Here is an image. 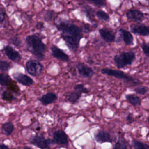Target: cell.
<instances>
[{
  "label": "cell",
  "instance_id": "obj_1",
  "mask_svg": "<svg viewBox=\"0 0 149 149\" xmlns=\"http://www.w3.org/2000/svg\"><path fill=\"white\" fill-rule=\"evenodd\" d=\"M56 26L69 48L73 51H76L82 38L81 29L73 23L67 21L61 22Z\"/></svg>",
  "mask_w": 149,
  "mask_h": 149
},
{
  "label": "cell",
  "instance_id": "obj_2",
  "mask_svg": "<svg viewBox=\"0 0 149 149\" xmlns=\"http://www.w3.org/2000/svg\"><path fill=\"white\" fill-rule=\"evenodd\" d=\"M26 43L28 49L33 55L40 59H44L46 47L38 36L31 35L27 37Z\"/></svg>",
  "mask_w": 149,
  "mask_h": 149
},
{
  "label": "cell",
  "instance_id": "obj_3",
  "mask_svg": "<svg viewBox=\"0 0 149 149\" xmlns=\"http://www.w3.org/2000/svg\"><path fill=\"white\" fill-rule=\"evenodd\" d=\"M135 54L133 51L122 52L114 56L113 61L115 65L119 69L125 68L127 65H131L135 59Z\"/></svg>",
  "mask_w": 149,
  "mask_h": 149
},
{
  "label": "cell",
  "instance_id": "obj_4",
  "mask_svg": "<svg viewBox=\"0 0 149 149\" xmlns=\"http://www.w3.org/2000/svg\"><path fill=\"white\" fill-rule=\"evenodd\" d=\"M101 73L104 74H106L107 76H112L118 79L124 80L127 82H130L133 83V84H139L141 83V81L139 80L134 79L132 76H129V74H126L122 70H116V69H112L108 68H104L101 69Z\"/></svg>",
  "mask_w": 149,
  "mask_h": 149
},
{
  "label": "cell",
  "instance_id": "obj_5",
  "mask_svg": "<svg viewBox=\"0 0 149 149\" xmlns=\"http://www.w3.org/2000/svg\"><path fill=\"white\" fill-rule=\"evenodd\" d=\"M26 67L27 72L33 76L40 75L43 71L42 65L37 60L28 61L26 63Z\"/></svg>",
  "mask_w": 149,
  "mask_h": 149
},
{
  "label": "cell",
  "instance_id": "obj_6",
  "mask_svg": "<svg viewBox=\"0 0 149 149\" xmlns=\"http://www.w3.org/2000/svg\"><path fill=\"white\" fill-rule=\"evenodd\" d=\"M31 143L40 149H49L53 140L50 139H45L41 136L36 135L32 137Z\"/></svg>",
  "mask_w": 149,
  "mask_h": 149
},
{
  "label": "cell",
  "instance_id": "obj_7",
  "mask_svg": "<svg viewBox=\"0 0 149 149\" xmlns=\"http://www.w3.org/2000/svg\"><path fill=\"white\" fill-rule=\"evenodd\" d=\"M76 68L79 74L82 77H84V78L91 77L94 74V72L91 68H90V66L83 63H78L77 65Z\"/></svg>",
  "mask_w": 149,
  "mask_h": 149
},
{
  "label": "cell",
  "instance_id": "obj_8",
  "mask_svg": "<svg viewBox=\"0 0 149 149\" xmlns=\"http://www.w3.org/2000/svg\"><path fill=\"white\" fill-rule=\"evenodd\" d=\"M53 140L56 144L67 145L68 144V136L64 131L58 130L54 133Z\"/></svg>",
  "mask_w": 149,
  "mask_h": 149
},
{
  "label": "cell",
  "instance_id": "obj_9",
  "mask_svg": "<svg viewBox=\"0 0 149 149\" xmlns=\"http://www.w3.org/2000/svg\"><path fill=\"white\" fill-rule=\"evenodd\" d=\"M95 140L100 143H112L113 139L110 133L105 130H99L94 134Z\"/></svg>",
  "mask_w": 149,
  "mask_h": 149
},
{
  "label": "cell",
  "instance_id": "obj_10",
  "mask_svg": "<svg viewBox=\"0 0 149 149\" xmlns=\"http://www.w3.org/2000/svg\"><path fill=\"white\" fill-rule=\"evenodd\" d=\"M13 77L17 82L26 86H29L33 83V80L32 79L23 73H15L13 74Z\"/></svg>",
  "mask_w": 149,
  "mask_h": 149
},
{
  "label": "cell",
  "instance_id": "obj_11",
  "mask_svg": "<svg viewBox=\"0 0 149 149\" xmlns=\"http://www.w3.org/2000/svg\"><path fill=\"white\" fill-rule=\"evenodd\" d=\"M131 31L135 34L142 36H147L149 35V26L143 24H134L130 26Z\"/></svg>",
  "mask_w": 149,
  "mask_h": 149
},
{
  "label": "cell",
  "instance_id": "obj_12",
  "mask_svg": "<svg viewBox=\"0 0 149 149\" xmlns=\"http://www.w3.org/2000/svg\"><path fill=\"white\" fill-rule=\"evenodd\" d=\"M3 51L8 58L13 62H19L21 59L20 54L10 46L7 45L5 47Z\"/></svg>",
  "mask_w": 149,
  "mask_h": 149
},
{
  "label": "cell",
  "instance_id": "obj_13",
  "mask_svg": "<svg viewBox=\"0 0 149 149\" xmlns=\"http://www.w3.org/2000/svg\"><path fill=\"white\" fill-rule=\"evenodd\" d=\"M99 34L101 38L107 42H112L115 40V33L110 29L102 28L99 30Z\"/></svg>",
  "mask_w": 149,
  "mask_h": 149
},
{
  "label": "cell",
  "instance_id": "obj_14",
  "mask_svg": "<svg viewBox=\"0 0 149 149\" xmlns=\"http://www.w3.org/2000/svg\"><path fill=\"white\" fill-rule=\"evenodd\" d=\"M126 17L129 20L141 22L144 19V15L138 9H130L126 12Z\"/></svg>",
  "mask_w": 149,
  "mask_h": 149
},
{
  "label": "cell",
  "instance_id": "obj_15",
  "mask_svg": "<svg viewBox=\"0 0 149 149\" xmlns=\"http://www.w3.org/2000/svg\"><path fill=\"white\" fill-rule=\"evenodd\" d=\"M51 49L52 55L55 58L63 62H67L69 61V56L58 47L54 45L51 47Z\"/></svg>",
  "mask_w": 149,
  "mask_h": 149
},
{
  "label": "cell",
  "instance_id": "obj_16",
  "mask_svg": "<svg viewBox=\"0 0 149 149\" xmlns=\"http://www.w3.org/2000/svg\"><path fill=\"white\" fill-rule=\"evenodd\" d=\"M119 33L121 36V37L122 38L123 41L125 42V43L126 45H132L133 44V37L132 36V34H131V33H130L129 31L123 29H120L119 30Z\"/></svg>",
  "mask_w": 149,
  "mask_h": 149
},
{
  "label": "cell",
  "instance_id": "obj_17",
  "mask_svg": "<svg viewBox=\"0 0 149 149\" xmlns=\"http://www.w3.org/2000/svg\"><path fill=\"white\" fill-rule=\"evenodd\" d=\"M57 99V95L54 93H48L43 95L40 98V101L44 105H47L53 102H54Z\"/></svg>",
  "mask_w": 149,
  "mask_h": 149
},
{
  "label": "cell",
  "instance_id": "obj_18",
  "mask_svg": "<svg viewBox=\"0 0 149 149\" xmlns=\"http://www.w3.org/2000/svg\"><path fill=\"white\" fill-rule=\"evenodd\" d=\"M125 98L126 100L133 106H138L141 104V100L136 94H126L125 95Z\"/></svg>",
  "mask_w": 149,
  "mask_h": 149
},
{
  "label": "cell",
  "instance_id": "obj_19",
  "mask_svg": "<svg viewBox=\"0 0 149 149\" xmlns=\"http://www.w3.org/2000/svg\"><path fill=\"white\" fill-rule=\"evenodd\" d=\"M81 96V93L74 90L68 94V95L66 96V100L68 102L74 104L78 101V100L80 98Z\"/></svg>",
  "mask_w": 149,
  "mask_h": 149
},
{
  "label": "cell",
  "instance_id": "obj_20",
  "mask_svg": "<svg viewBox=\"0 0 149 149\" xmlns=\"http://www.w3.org/2000/svg\"><path fill=\"white\" fill-rule=\"evenodd\" d=\"M14 130V126L10 122H7L4 123L1 127V130L2 133L6 135L9 136L13 132Z\"/></svg>",
  "mask_w": 149,
  "mask_h": 149
},
{
  "label": "cell",
  "instance_id": "obj_21",
  "mask_svg": "<svg viewBox=\"0 0 149 149\" xmlns=\"http://www.w3.org/2000/svg\"><path fill=\"white\" fill-rule=\"evenodd\" d=\"M11 82L12 79L8 74L0 73V85L2 86H9Z\"/></svg>",
  "mask_w": 149,
  "mask_h": 149
},
{
  "label": "cell",
  "instance_id": "obj_22",
  "mask_svg": "<svg viewBox=\"0 0 149 149\" xmlns=\"http://www.w3.org/2000/svg\"><path fill=\"white\" fill-rule=\"evenodd\" d=\"M132 146L134 149H149L148 144L136 140L132 141Z\"/></svg>",
  "mask_w": 149,
  "mask_h": 149
},
{
  "label": "cell",
  "instance_id": "obj_23",
  "mask_svg": "<svg viewBox=\"0 0 149 149\" xmlns=\"http://www.w3.org/2000/svg\"><path fill=\"white\" fill-rule=\"evenodd\" d=\"M74 90L81 94H83V93H84V94H87L88 93L90 92V90L87 88L84 84H78L77 85H76L74 86Z\"/></svg>",
  "mask_w": 149,
  "mask_h": 149
},
{
  "label": "cell",
  "instance_id": "obj_24",
  "mask_svg": "<svg viewBox=\"0 0 149 149\" xmlns=\"http://www.w3.org/2000/svg\"><path fill=\"white\" fill-rule=\"evenodd\" d=\"M2 98L6 101H12L14 99L13 95L9 91H3L2 94Z\"/></svg>",
  "mask_w": 149,
  "mask_h": 149
},
{
  "label": "cell",
  "instance_id": "obj_25",
  "mask_svg": "<svg viewBox=\"0 0 149 149\" xmlns=\"http://www.w3.org/2000/svg\"><path fill=\"white\" fill-rule=\"evenodd\" d=\"M113 149H127V147L123 140H118L115 143Z\"/></svg>",
  "mask_w": 149,
  "mask_h": 149
},
{
  "label": "cell",
  "instance_id": "obj_26",
  "mask_svg": "<svg viewBox=\"0 0 149 149\" xmlns=\"http://www.w3.org/2000/svg\"><path fill=\"white\" fill-rule=\"evenodd\" d=\"M96 16L97 17L102 20L104 21H108L109 19V15L105 12L102 10H98L96 12Z\"/></svg>",
  "mask_w": 149,
  "mask_h": 149
},
{
  "label": "cell",
  "instance_id": "obj_27",
  "mask_svg": "<svg viewBox=\"0 0 149 149\" xmlns=\"http://www.w3.org/2000/svg\"><path fill=\"white\" fill-rule=\"evenodd\" d=\"M10 68V64L6 61L0 60V70L2 72H6L9 70Z\"/></svg>",
  "mask_w": 149,
  "mask_h": 149
},
{
  "label": "cell",
  "instance_id": "obj_28",
  "mask_svg": "<svg viewBox=\"0 0 149 149\" xmlns=\"http://www.w3.org/2000/svg\"><path fill=\"white\" fill-rule=\"evenodd\" d=\"M147 88L144 86H137L134 89L135 93L140 95H144L147 92Z\"/></svg>",
  "mask_w": 149,
  "mask_h": 149
},
{
  "label": "cell",
  "instance_id": "obj_29",
  "mask_svg": "<svg viewBox=\"0 0 149 149\" xmlns=\"http://www.w3.org/2000/svg\"><path fill=\"white\" fill-rule=\"evenodd\" d=\"M141 49L144 54L148 57H149V44L144 43L141 45Z\"/></svg>",
  "mask_w": 149,
  "mask_h": 149
},
{
  "label": "cell",
  "instance_id": "obj_30",
  "mask_svg": "<svg viewBox=\"0 0 149 149\" xmlns=\"http://www.w3.org/2000/svg\"><path fill=\"white\" fill-rule=\"evenodd\" d=\"M91 2L94 4L98 6H104L105 5V2L104 0H86Z\"/></svg>",
  "mask_w": 149,
  "mask_h": 149
},
{
  "label": "cell",
  "instance_id": "obj_31",
  "mask_svg": "<svg viewBox=\"0 0 149 149\" xmlns=\"http://www.w3.org/2000/svg\"><path fill=\"white\" fill-rule=\"evenodd\" d=\"M10 41L11 42L15 45H16V46H19L20 45V43H21V41L20 40L19 38H16V37H13L10 39Z\"/></svg>",
  "mask_w": 149,
  "mask_h": 149
},
{
  "label": "cell",
  "instance_id": "obj_32",
  "mask_svg": "<svg viewBox=\"0 0 149 149\" xmlns=\"http://www.w3.org/2000/svg\"><path fill=\"white\" fill-rule=\"evenodd\" d=\"M5 19V13L0 9V23L3 22Z\"/></svg>",
  "mask_w": 149,
  "mask_h": 149
},
{
  "label": "cell",
  "instance_id": "obj_33",
  "mask_svg": "<svg viewBox=\"0 0 149 149\" xmlns=\"http://www.w3.org/2000/svg\"><path fill=\"white\" fill-rule=\"evenodd\" d=\"M127 122H128L129 123H132V122L134 121L132 115L130 113H129V114L127 115Z\"/></svg>",
  "mask_w": 149,
  "mask_h": 149
},
{
  "label": "cell",
  "instance_id": "obj_34",
  "mask_svg": "<svg viewBox=\"0 0 149 149\" xmlns=\"http://www.w3.org/2000/svg\"><path fill=\"white\" fill-rule=\"evenodd\" d=\"M0 149H9V147L7 146L2 144L0 145Z\"/></svg>",
  "mask_w": 149,
  "mask_h": 149
},
{
  "label": "cell",
  "instance_id": "obj_35",
  "mask_svg": "<svg viewBox=\"0 0 149 149\" xmlns=\"http://www.w3.org/2000/svg\"><path fill=\"white\" fill-rule=\"evenodd\" d=\"M19 149H31V148H29V147H25L21 148H19Z\"/></svg>",
  "mask_w": 149,
  "mask_h": 149
},
{
  "label": "cell",
  "instance_id": "obj_36",
  "mask_svg": "<svg viewBox=\"0 0 149 149\" xmlns=\"http://www.w3.org/2000/svg\"><path fill=\"white\" fill-rule=\"evenodd\" d=\"M148 123H149V117H148Z\"/></svg>",
  "mask_w": 149,
  "mask_h": 149
}]
</instances>
